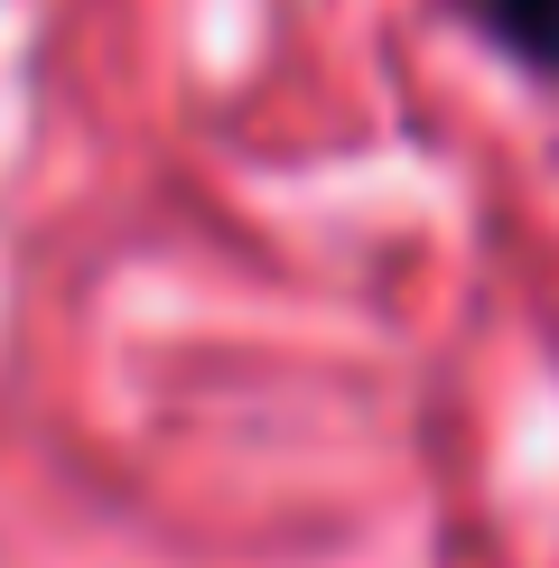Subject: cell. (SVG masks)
Wrapping results in <instances>:
<instances>
[{
	"label": "cell",
	"mask_w": 559,
	"mask_h": 568,
	"mask_svg": "<svg viewBox=\"0 0 559 568\" xmlns=\"http://www.w3.org/2000/svg\"><path fill=\"white\" fill-rule=\"evenodd\" d=\"M466 19H476L522 75L559 84V0H466Z\"/></svg>",
	"instance_id": "obj_1"
}]
</instances>
